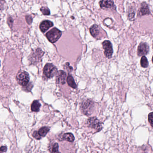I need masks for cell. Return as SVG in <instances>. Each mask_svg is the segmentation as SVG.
I'll return each instance as SVG.
<instances>
[{
  "instance_id": "obj_1",
  "label": "cell",
  "mask_w": 153,
  "mask_h": 153,
  "mask_svg": "<svg viewBox=\"0 0 153 153\" xmlns=\"http://www.w3.org/2000/svg\"><path fill=\"white\" fill-rule=\"evenodd\" d=\"M62 33L56 28H54L49 31L46 34V37L49 42L52 43L55 42L61 37Z\"/></svg>"
},
{
  "instance_id": "obj_2",
  "label": "cell",
  "mask_w": 153,
  "mask_h": 153,
  "mask_svg": "<svg viewBox=\"0 0 153 153\" xmlns=\"http://www.w3.org/2000/svg\"><path fill=\"white\" fill-rule=\"evenodd\" d=\"M44 73L48 78H52L57 75L58 69L55 66L51 63L47 64L44 68Z\"/></svg>"
},
{
  "instance_id": "obj_3",
  "label": "cell",
  "mask_w": 153,
  "mask_h": 153,
  "mask_svg": "<svg viewBox=\"0 0 153 153\" xmlns=\"http://www.w3.org/2000/svg\"><path fill=\"white\" fill-rule=\"evenodd\" d=\"M16 80L18 83L21 85H27L30 80L29 74L26 71L19 72L17 75Z\"/></svg>"
},
{
  "instance_id": "obj_4",
  "label": "cell",
  "mask_w": 153,
  "mask_h": 153,
  "mask_svg": "<svg viewBox=\"0 0 153 153\" xmlns=\"http://www.w3.org/2000/svg\"><path fill=\"white\" fill-rule=\"evenodd\" d=\"M87 123L89 127L92 128L100 131L102 129L101 123L97 118L94 117L89 118L87 120Z\"/></svg>"
},
{
  "instance_id": "obj_5",
  "label": "cell",
  "mask_w": 153,
  "mask_h": 153,
  "mask_svg": "<svg viewBox=\"0 0 153 153\" xmlns=\"http://www.w3.org/2000/svg\"><path fill=\"white\" fill-rule=\"evenodd\" d=\"M102 46L104 49V54L107 58H111L113 54L112 44L109 41H105L102 43Z\"/></svg>"
},
{
  "instance_id": "obj_6",
  "label": "cell",
  "mask_w": 153,
  "mask_h": 153,
  "mask_svg": "<svg viewBox=\"0 0 153 153\" xmlns=\"http://www.w3.org/2000/svg\"><path fill=\"white\" fill-rule=\"evenodd\" d=\"M149 51V47L145 43H141L139 45L138 49V55L139 56H142L147 54Z\"/></svg>"
},
{
  "instance_id": "obj_7",
  "label": "cell",
  "mask_w": 153,
  "mask_h": 153,
  "mask_svg": "<svg viewBox=\"0 0 153 153\" xmlns=\"http://www.w3.org/2000/svg\"><path fill=\"white\" fill-rule=\"evenodd\" d=\"M93 103L91 101H86L83 103L82 106V111L84 114L87 116H89L92 114V110H93Z\"/></svg>"
},
{
  "instance_id": "obj_8",
  "label": "cell",
  "mask_w": 153,
  "mask_h": 153,
  "mask_svg": "<svg viewBox=\"0 0 153 153\" xmlns=\"http://www.w3.org/2000/svg\"><path fill=\"white\" fill-rule=\"evenodd\" d=\"M66 73L63 71H59L56 75V82L58 84L63 85L65 84Z\"/></svg>"
},
{
  "instance_id": "obj_9",
  "label": "cell",
  "mask_w": 153,
  "mask_h": 153,
  "mask_svg": "<svg viewBox=\"0 0 153 153\" xmlns=\"http://www.w3.org/2000/svg\"><path fill=\"white\" fill-rule=\"evenodd\" d=\"M44 52L40 49H36L31 55V59L32 62H37L43 55Z\"/></svg>"
},
{
  "instance_id": "obj_10",
  "label": "cell",
  "mask_w": 153,
  "mask_h": 153,
  "mask_svg": "<svg viewBox=\"0 0 153 153\" xmlns=\"http://www.w3.org/2000/svg\"><path fill=\"white\" fill-rule=\"evenodd\" d=\"M53 26V23L52 22L48 20H45L41 23L39 26V28L42 32H45Z\"/></svg>"
},
{
  "instance_id": "obj_11",
  "label": "cell",
  "mask_w": 153,
  "mask_h": 153,
  "mask_svg": "<svg viewBox=\"0 0 153 153\" xmlns=\"http://www.w3.org/2000/svg\"><path fill=\"white\" fill-rule=\"evenodd\" d=\"M100 5L101 8H112L114 6V2L112 1H100Z\"/></svg>"
},
{
  "instance_id": "obj_12",
  "label": "cell",
  "mask_w": 153,
  "mask_h": 153,
  "mask_svg": "<svg viewBox=\"0 0 153 153\" xmlns=\"http://www.w3.org/2000/svg\"><path fill=\"white\" fill-rule=\"evenodd\" d=\"M90 32L94 37H96L100 34V28L97 25H94L90 28Z\"/></svg>"
},
{
  "instance_id": "obj_13",
  "label": "cell",
  "mask_w": 153,
  "mask_h": 153,
  "mask_svg": "<svg viewBox=\"0 0 153 153\" xmlns=\"http://www.w3.org/2000/svg\"><path fill=\"white\" fill-rule=\"evenodd\" d=\"M62 140L72 142L74 141V137L71 133H66L62 137Z\"/></svg>"
},
{
  "instance_id": "obj_14",
  "label": "cell",
  "mask_w": 153,
  "mask_h": 153,
  "mask_svg": "<svg viewBox=\"0 0 153 153\" xmlns=\"http://www.w3.org/2000/svg\"><path fill=\"white\" fill-rule=\"evenodd\" d=\"M41 104L37 100L34 101L31 106V110L32 111L38 112L40 109Z\"/></svg>"
},
{
  "instance_id": "obj_15",
  "label": "cell",
  "mask_w": 153,
  "mask_h": 153,
  "mask_svg": "<svg viewBox=\"0 0 153 153\" xmlns=\"http://www.w3.org/2000/svg\"><path fill=\"white\" fill-rule=\"evenodd\" d=\"M50 130V128L48 127H44L41 128L39 130L38 133L41 137H44L47 135L48 132Z\"/></svg>"
},
{
  "instance_id": "obj_16",
  "label": "cell",
  "mask_w": 153,
  "mask_h": 153,
  "mask_svg": "<svg viewBox=\"0 0 153 153\" xmlns=\"http://www.w3.org/2000/svg\"><path fill=\"white\" fill-rule=\"evenodd\" d=\"M67 82L69 85L70 87L74 89H76V84H75L74 78L71 75H69L67 77Z\"/></svg>"
},
{
  "instance_id": "obj_17",
  "label": "cell",
  "mask_w": 153,
  "mask_h": 153,
  "mask_svg": "<svg viewBox=\"0 0 153 153\" xmlns=\"http://www.w3.org/2000/svg\"><path fill=\"white\" fill-rule=\"evenodd\" d=\"M141 65L142 67L144 68H147L148 66V61L147 59L145 56H142L141 58Z\"/></svg>"
},
{
  "instance_id": "obj_18",
  "label": "cell",
  "mask_w": 153,
  "mask_h": 153,
  "mask_svg": "<svg viewBox=\"0 0 153 153\" xmlns=\"http://www.w3.org/2000/svg\"><path fill=\"white\" fill-rule=\"evenodd\" d=\"M149 11L148 8L147 7H142L140 10L139 14L141 16H143V15H145L146 14H149Z\"/></svg>"
},
{
  "instance_id": "obj_19",
  "label": "cell",
  "mask_w": 153,
  "mask_h": 153,
  "mask_svg": "<svg viewBox=\"0 0 153 153\" xmlns=\"http://www.w3.org/2000/svg\"><path fill=\"white\" fill-rule=\"evenodd\" d=\"M40 11L42 13V14L44 15H45V16H48V15H49L50 14V10L48 8H47L46 7H43L40 9Z\"/></svg>"
},
{
  "instance_id": "obj_20",
  "label": "cell",
  "mask_w": 153,
  "mask_h": 153,
  "mask_svg": "<svg viewBox=\"0 0 153 153\" xmlns=\"http://www.w3.org/2000/svg\"><path fill=\"white\" fill-rule=\"evenodd\" d=\"M59 145L58 143H55L52 147V153H60L58 151Z\"/></svg>"
},
{
  "instance_id": "obj_21",
  "label": "cell",
  "mask_w": 153,
  "mask_h": 153,
  "mask_svg": "<svg viewBox=\"0 0 153 153\" xmlns=\"http://www.w3.org/2000/svg\"><path fill=\"white\" fill-rule=\"evenodd\" d=\"M148 121L150 125L153 127V112L150 113L148 115Z\"/></svg>"
},
{
  "instance_id": "obj_22",
  "label": "cell",
  "mask_w": 153,
  "mask_h": 153,
  "mask_svg": "<svg viewBox=\"0 0 153 153\" xmlns=\"http://www.w3.org/2000/svg\"><path fill=\"white\" fill-rule=\"evenodd\" d=\"M33 137L37 140H40L41 138V137L39 135L38 132L37 131H34L33 133Z\"/></svg>"
},
{
  "instance_id": "obj_23",
  "label": "cell",
  "mask_w": 153,
  "mask_h": 153,
  "mask_svg": "<svg viewBox=\"0 0 153 153\" xmlns=\"http://www.w3.org/2000/svg\"><path fill=\"white\" fill-rule=\"evenodd\" d=\"M26 20L28 24H31L32 21V18L31 16H26Z\"/></svg>"
},
{
  "instance_id": "obj_24",
  "label": "cell",
  "mask_w": 153,
  "mask_h": 153,
  "mask_svg": "<svg viewBox=\"0 0 153 153\" xmlns=\"http://www.w3.org/2000/svg\"><path fill=\"white\" fill-rule=\"evenodd\" d=\"M7 150L6 146H2L0 148V152L1 153H5Z\"/></svg>"
},
{
  "instance_id": "obj_25",
  "label": "cell",
  "mask_w": 153,
  "mask_h": 153,
  "mask_svg": "<svg viewBox=\"0 0 153 153\" xmlns=\"http://www.w3.org/2000/svg\"><path fill=\"white\" fill-rule=\"evenodd\" d=\"M152 62H153V58H152Z\"/></svg>"
},
{
  "instance_id": "obj_26",
  "label": "cell",
  "mask_w": 153,
  "mask_h": 153,
  "mask_svg": "<svg viewBox=\"0 0 153 153\" xmlns=\"http://www.w3.org/2000/svg\"><path fill=\"white\" fill-rule=\"evenodd\" d=\"M0 65H1V63H0Z\"/></svg>"
}]
</instances>
